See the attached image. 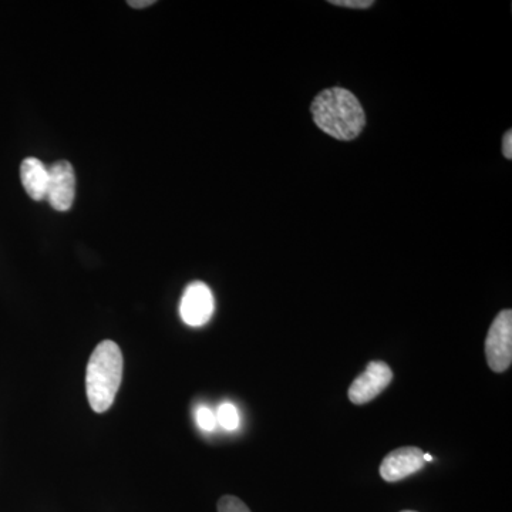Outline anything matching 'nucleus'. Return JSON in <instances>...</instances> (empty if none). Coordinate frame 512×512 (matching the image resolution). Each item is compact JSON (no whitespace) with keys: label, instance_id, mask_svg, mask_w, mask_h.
<instances>
[{"label":"nucleus","instance_id":"obj_14","mask_svg":"<svg viewBox=\"0 0 512 512\" xmlns=\"http://www.w3.org/2000/svg\"><path fill=\"white\" fill-rule=\"evenodd\" d=\"M154 0H144V2H140V0H130V2H128V6H131V8H134V9H143V8H147V6H151V5H154Z\"/></svg>","mask_w":512,"mask_h":512},{"label":"nucleus","instance_id":"obj_11","mask_svg":"<svg viewBox=\"0 0 512 512\" xmlns=\"http://www.w3.org/2000/svg\"><path fill=\"white\" fill-rule=\"evenodd\" d=\"M218 512H251L245 503L234 495H224L218 501Z\"/></svg>","mask_w":512,"mask_h":512},{"label":"nucleus","instance_id":"obj_4","mask_svg":"<svg viewBox=\"0 0 512 512\" xmlns=\"http://www.w3.org/2000/svg\"><path fill=\"white\" fill-rule=\"evenodd\" d=\"M76 197V174L69 161H57L49 167L46 200L56 211L66 212Z\"/></svg>","mask_w":512,"mask_h":512},{"label":"nucleus","instance_id":"obj_3","mask_svg":"<svg viewBox=\"0 0 512 512\" xmlns=\"http://www.w3.org/2000/svg\"><path fill=\"white\" fill-rule=\"evenodd\" d=\"M488 366L495 373L507 372L512 363V312L498 313L485 340Z\"/></svg>","mask_w":512,"mask_h":512},{"label":"nucleus","instance_id":"obj_6","mask_svg":"<svg viewBox=\"0 0 512 512\" xmlns=\"http://www.w3.org/2000/svg\"><path fill=\"white\" fill-rule=\"evenodd\" d=\"M181 319L191 328L210 322L214 313V296L204 282H192L185 288L180 305Z\"/></svg>","mask_w":512,"mask_h":512},{"label":"nucleus","instance_id":"obj_8","mask_svg":"<svg viewBox=\"0 0 512 512\" xmlns=\"http://www.w3.org/2000/svg\"><path fill=\"white\" fill-rule=\"evenodd\" d=\"M20 180L32 200H46L49 167H46L39 158L29 157L23 160L20 165Z\"/></svg>","mask_w":512,"mask_h":512},{"label":"nucleus","instance_id":"obj_1","mask_svg":"<svg viewBox=\"0 0 512 512\" xmlns=\"http://www.w3.org/2000/svg\"><path fill=\"white\" fill-rule=\"evenodd\" d=\"M313 121L320 130L340 141H352L362 134L366 114L359 99L342 87L323 90L312 101Z\"/></svg>","mask_w":512,"mask_h":512},{"label":"nucleus","instance_id":"obj_9","mask_svg":"<svg viewBox=\"0 0 512 512\" xmlns=\"http://www.w3.org/2000/svg\"><path fill=\"white\" fill-rule=\"evenodd\" d=\"M217 423L220 424L222 429L232 431L237 430L239 427V413L237 407L232 403H222L220 407H218L217 414Z\"/></svg>","mask_w":512,"mask_h":512},{"label":"nucleus","instance_id":"obj_15","mask_svg":"<svg viewBox=\"0 0 512 512\" xmlns=\"http://www.w3.org/2000/svg\"><path fill=\"white\" fill-rule=\"evenodd\" d=\"M423 458H424V461H426V463H427V461L433 460V457H431L430 454H426V453H424Z\"/></svg>","mask_w":512,"mask_h":512},{"label":"nucleus","instance_id":"obj_10","mask_svg":"<svg viewBox=\"0 0 512 512\" xmlns=\"http://www.w3.org/2000/svg\"><path fill=\"white\" fill-rule=\"evenodd\" d=\"M195 419H197V424L200 426V429L204 431H214L218 424L217 416H215V413L207 406L198 407L197 413H195Z\"/></svg>","mask_w":512,"mask_h":512},{"label":"nucleus","instance_id":"obj_13","mask_svg":"<svg viewBox=\"0 0 512 512\" xmlns=\"http://www.w3.org/2000/svg\"><path fill=\"white\" fill-rule=\"evenodd\" d=\"M503 153H504V157L507 158V160H511V158H512V133H511V130H508L507 133L504 134Z\"/></svg>","mask_w":512,"mask_h":512},{"label":"nucleus","instance_id":"obj_2","mask_svg":"<svg viewBox=\"0 0 512 512\" xmlns=\"http://www.w3.org/2000/svg\"><path fill=\"white\" fill-rule=\"evenodd\" d=\"M123 379V355L117 343L101 342L92 356L86 373V392L90 407L104 413L113 406Z\"/></svg>","mask_w":512,"mask_h":512},{"label":"nucleus","instance_id":"obj_12","mask_svg":"<svg viewBox=\"0 0 512 512\" xmlns=\"http://www.w3.org/2000/svg\"><path fill=\"white\" fill-rule=\"evenodd\" d=\"M330 3L340 6V8L367 9L375 2L373 0H332Z\"/></svg>","mask_w":512,"mask_h":512},{"label":"nucleus","instance_id":"obj_16","mask_svg":"<svg viewBox=\"0 0 512 512\" xmlns=\"http://www.w3.org/2000/svg\"><path fill=\"white\" fill-rule=\"evenodd\" d=\"M402 512H416V511H402Z\"/></svg>","mask_w":512,"mask_h":512},{"label":"nucleus","instance_id":"obj_5","mask_svg":"<svg viewBox=\"0 0 512 512\" xmlns=\"http://www.w3.org/2000/svg\"><path fill=\"white\" fill-rule=\"evenodd\" d=\"M393 372L384 362H370L365 372L356 377L349 389V399L353 404L362 406L372 402L392 383Z\"/></svg>","mask_w":512,"mask_h":512},{"label":"nucleus","instance_id":"obj_7","mask_svg":"<svg viewBox=\"0 0 512 512\" xmlns=\"http://www.w3.org/2000/svg\"><path fill=\"white\" fill-rule=\"evenodd\" d=\"M423 456L424 451L417 447H402L390 451L380 464V476L387 483H396L413 476L426 466Z\"/></svg>","mask_w":512,"mask_h":512}]
</instances>
